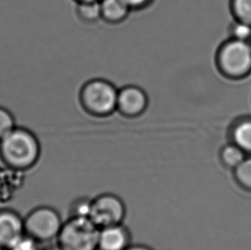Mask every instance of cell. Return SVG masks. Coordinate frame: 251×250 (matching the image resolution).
<instances>
[{
	"label": "cell",
	"mask_w": 251,
	"mask_h": 250,
	"mask_svg": "<svg viewBox=\"0 0 251 250\" xmlns=\"http://www.w3.org/2000/svg\"><path fill=\"white\" fill-rule=\"evenodd\" d=\"M75 16L80 22L87 25H92L101 20L100 1H89L76 3Z\"/></svg>",
	"instance_id": "12"
},
{
	"label": "cell",
	"mask_w": 251,
	"mask_h": 250,
	"mask_svg": "<svg viewBox=\"0 0 251 250\" xmlns=\"http://www.w3.org/2000/svg\"><path fill=\"white\" fill-rule=\"evenodd\" d=\"M218 71L231 80H241L251 74V43L230 38L219 48L215 56Z\"/></svg>",
	"instance_id": "3"
},
{
	"label": "cell",
	"mask_w": 251,
	"mask_h": 250,
	"mask_svg": "<svg viewBox=\"0 0 251 250\" xmlns=\"http://www.w3.org/2000/svg\"><path fill=\"white\" fill-rule=\"evenodd\" d=\"M40 155L39 140L25 128H15L0 140V156L13 169H29L37 163Z\"/></svg>",
	"instance_id": "1"
},
{
	"label": "cell",
	"mask_w": 251,
	"mask_h": 250,
	"mask_svg": "<svg viewBox=\"0 0 251 250\" xmlns=\"http://www.w3.org/2000/svg\"><path fill=\"white\" fill-rule=\"evenodd\" d=\"M100 230L88 217L72 216L62 225L58 246L64 250H98Z\"/></svg>",
	"instance_id": "4"
},
{
	"label": "cell",
	"mask_w": 251,
	"mask_h": 250,
	"mask_svg": "<svg viewBox=\"0 0 251 250\" xmlns=\"http://www.w3.org/2000/svg\"><path fill=\"white\" fill-rule=\"evenodd\" d=\"M63 224L59 213L49 206L37 207L24 219L25 233L41 244L57 239Z\"/></svg>",
	"instance_id": "5"
},
{
	"label": "cell",
	"mask_w": 251,
	"mask_h": 250,
	"mask_svg": "<svg viewBox=\"0 0 251 250\" xmlns=\"http://www.w3.org/2000/svg\"><path fill=\"white\" fill-rule=\"evenodd\" d=\"M126 214V205L119 196L103 194L91 200L88 218L102 229L122 224Z\"/></svg>",
	"instance_id": "6"
},
{
	"label": "cell",
	"mask_w": 251,
	"mask_h": 250,
	"mask_svg": "<svg viewBox=\"0 0 251 250\" xmlns=\"http://www.w3.org/2000/svg\"><path fill=\"white\" fill-rule=\"evenodd\" d=\"M126 250H152L150 248L144 246V245H129Z\"/></svg>",
	"instance_id": "21"
},
{
	"label": "cell",
	"mask_w": 251,
	"mask_h": 250,
	"mask_svg": "<svg viewBox=\"0 0 251 250\" xmlns=\"http://www.w3.org/2000/svg\"><path fill=\"white\" fill-rule=\"evenodd\" d=\"M132 11L146 10L153 4L154 0H125Z\"/></svg>",
	"instance_id": "20"
},
{
	"label": "cell",
	"mask_w": 251,
	"mask_h": 250,
	"mask_svg": "<svg viewBox=\"0 0 251 250\" xmlns=\"http://www.w3.org/2000/svg\"><path fill=\"white\" fill-rule=\"evenodd\" d=\"M230 8L235 20L251 25V0H231Z\"/></svg>",
	"instance_id": "14"
},
{
	"label": "cell",
	"mask_w": 251,
	"mask_h": 250,
	"mask_svg": "<svg viewBox=\"0 0 251 250\" xmlns=\"http://www.w3.org/2000/svg\"><path fill=\"white\" fill-rule=\"evenodd\" d=\"M245 158L246 152L233 142L231 144L225 146L224 148L221 149V160L228 167L235 169L238 165H240L244 161Z\"/></svg>",
	"instance_id": "13"
},
{
	"label": "cell",
	"mask_w": 251,
	"mask_h": 250,
	"mask_svg": "<svg viewBox=\"0 0 251 250\" xmlns=\"http://www.w3.org/2000/svg\"><path fill=\"white\" fill-rule=\"evenodd\" d=\"M235 176L242 186L251 189V156L235 168Z\"/></svg>",
	"instance_id": "16"
},
{
	"label": "cell",
	"mask_w": 251,
	"mask_h": 250,
	"mask_svg": "<svg viewBox=\"0 0 251 250\" xmlns=\"http://www.w3.org/2000/svg\"><path fill=\"white\" fill-rule=\"evenodd\" d=\"M231 136L234 144L251 153V117L238 119L231 128Z\"/></svg>",
	"instance_id": "11"
},
{
	"label": "cell",
	"mask_w": 251,
	"mask_h": 250,
	"mask_svg": "<svg viewBox=\"0 0 251 250\" xmlns=\"http://www.w3.org/2000/svg\"><path fill=\"white\" fill-rule=\"evenodd\" d=\"M90 205L91 200H82L75 202V206H73V214L72 216L75 217H88L90 213Z\"/></svg>",
	"instance_id": "19"
},
{
	"label": "cell",
	"mask_w": 251,
	"mask_h": 250,
	"mask_svg": "<svg viewBox=\"0 0 251 250\" xmlns=\"http://www.w3.org/2000/svg\"><path fill=\"white\" fill-rule=\"evenodd\" d=\"M150 99L147 92L137 85H126L119 88L117 112L126 119H134L143 116L149 107Z\"/></svg>",
	"instance_id": "7"
},
{
	"label": "cell",
	"mask_w": 251,
	"mask_h": 250,
	"mask_svg": "<svg viewBox=\"0 0 251 250\" xmlns=\"http://www.w3.org/2000/svg\"><path fill=\"white\" fill-rule=\"evenodd\" d=\"M40 244L37 240L25 234L7 250H41Z\"/></svg>",
	"instance_id": "18"
},
{
	"label": "cell",
	"mask_w": 251,
	"mask_h": 250,
	"mask_svg": "<svg viewBox=\"0 0 251 250\" xmlns=\"http://www.w3.org/2000/svg\"><path fill=\"white\" fill-rule=\"evenodd\" d=\"M0 250H4V249H3V248L0 247Z\"/></svg>",
	"instance_id": "24"
},
{
	"label": "cell",
	"mask_w": 251,
	"mask_h": 250,
	"mask_svg": "<svg viewBox=\"0 0 251 250\" xmlns=\"http://www.w3.org/2000/svg\"><path fill=\"white\" fill-rule=\"evenodd\" d=\"M64 250L63 249H61V248L59 247V246H57V247L54 248H51V249H50V250Z\"/></svg>",
	"instance_id": "23"
},
{
	"label": "cell",
	"mask_w": 251,
	"mask_h": 250,
	"mask_svg": "<svg viewBox=\"0 0 251 250\" xmlns=\"http://www.w3.org/2000/svg\"><path fill=\"white\" fill-rule=\"evenodd\" d=\"M24 220L12 210H0V247L10 249L25 235Z\"/></svg>",
	"instance_id": "8"
},
{
	"label": "cell",
	"mask_w": 251,
	"mask_h": 250,
	"mask_svg": "<svg viewBox=\"0 0 251 250\" xmlns=\"http://www.w3.org/2000/svg\"><path fill=\"white\" fill-rule=\"evenodd\" d=\"M15 128V120L12 115L5 109L0 108V140Z\"/></svg>",
	"instance_id": "17"
},
{
	"label": "cell",
	"mask_w": 251,
	"mask_h": 250,
	"mask_svg": "<svg viewBox=\"0 0 251 250\" xmlns=\"http://www.w3.org/2000/svg\"><path fill=\"white\" fill-rule=\"evenodd\" d=\"M129 242L130 234L122 224L105 227L100 230L98 250H126Z\"/></svg>",
	"instance_id": "9"
},
{
	"label": "cell",
	"mask_w": 251,
	"mask_h": 250,
	"mask_svg": "<svg viewBox=\"0 0 251 250\" xmlns=\"http://www.w3.org/2000/svg\"><path fill=\"white\" fill-rule=\"evenodd\" d=\"M119 89L112 81L93 78L86 81L79 91V103L88 115L105 119L117 112Z\"/></svg>",
	"instance_id": "2"
},
{
	"label": "cell",
	"mask_w": 251,
	"mask_h": 250,
	"mask_svg": "<svg viewBox=\"0 0 251 250\" xmlns=\"http://www.w3.org/2000/svg\"></svg>",
	"instance_id": "25"
},
{
	"label": "cell",
	"mask_w": 251,
	"mask_h": 250,
	"mask_svg": "<svg viewBox=\"0 0 251 250\" xmlns=\"http://www.w3.org/2000/svg\"><path fill=\"white\" fill-rule=\"evenodd\" d=\"M101 20L110 25L122 24L132 11L125 0H100Z\"/></svg>",
	"instance_id": "10"
},
{
	"label": "cell",
	"mask_w": 251,
	"mask_h": 250,
	"mask_svg": "<svg viewBox=\"0 0 251 250\" xmlns=\"http://www.w3.org/2000/svg\"><path fill=\"white\" fill-rule=\"evenodd\" d=\"M230 38L238 40V41H251V25L235 20L229 27Z\"/></svg>",
	"instance_id": "15"
},
{
	"label": "cell",
	"mask_w": 251,
	"mask_h": 250,
	"mask_svg": "<svg viewBox=\"0 0 251 250\" xmlns=\"http://www.w3.org/2000/svg\"><path fill=\"white\" fill-rule=\"evenodd\" d=\"M75 3H80V2H89V1H100V0H74Z\"/></svg>",
	"instance_id": "22"
}]
</instances>
